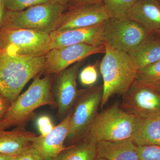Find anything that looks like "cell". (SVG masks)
Wrapping results in <instances>:
<instances>
[{"label":"cell","mask_w":160,"mask_h":160,"mask_svg":"<svg viewBox=\"0 0 160 160\" xmlns=\"http://www.w3.org/2000/svg\"><path fill=\"white\" fill-rule=\"evenodd\" d=\"M34 78L28 89L10 104L4 117L0 121V130L13 126H26L36 118L34 110L44 106L57 108L52 93V75Z\"/></svg>","instance_id":"obj_1"},{"label":"cell","mask_w":160,"mask_h":160,"mask_svg":"<svg viewBox=\"0 0 160 160\" xmlns=\"http://www.w3.org/2000/svg\"><path fill=\"white\" fill-rule=\"evenodd\" d=\"M105 55L100 64L103 80V107L115 95H125L136 79L138 69L128 52L105 45Z\"/></svg>","instance_id":"obj_2"},{"label":"cell","mask_w":160,"mask_h":160,"mask_svg":"<svg viewBox=\"0 0 160 160\" xmlns=\"http://www.w3.org/2000/svg\"><path fill=\"white\" fill-rule=\"evenodd\" d=\"M45 64V56L0 58V93L11 104L31 79L44 72Z\"/></svg>","instance_id":"obj_3"},{"label":"cell","mask_w":160,"mask_h":160,"mask_svg":"<svg viewBox=\"0 0 160 160\" xmlns=\"http://www.w3.org/2000/svg\"><path fill=\"white\" fill-rule=\"evenodd\" d=\"M137 117L129 114L116 103L98 113L83 142L96 144L102 141L131 138Z\"/></svg>","instance_id":"obj_4"},{"label":"cell","mask_w":160,"mask_h":160,"mask_svg":"<svg viewBox=\"0 0 160 160\" xmlns=\"http://www.w3.org/2000/svg\"><path fill=\"white\" fill-rule=\"evenodd\" d=\"M65 8L51 1L21 11L6 10L1 29H31L50 34L54 31Z\"/></svg>","instance_id":"obj_5"},{"label":"cell","mask_w":160,"mask_h":160,"mask_svg":"<svg viewBox=\"0 0 160 160\" xmlns=\"http://www.w3.org/2000/svg\"><path fill=\"white\" fill-rule=\"evenodd\" d=\"M103 94V85L78 90L73 109L72 108L71 123L66 141L74 145L84 141L98 113Z\"/></svg>","instance_id":"obj_6"},{"label":"cell","mask_w":160,"mask_h":160,"mask_svg":"<svg viewBox=\"0 0 160 160\" xmlns=\"http://www.w3.org/2000/svg\"><path fill=\"white\" fill-rule=\"evenodd\" d=\"M50 34L28 29H0V48L5 56H45L50 50Z\"/></svg>","instance_id":"obj_7"},{"label":"cell","mask_w":160,"mask_h":160,"mask_svg":"<svg viewBox=\"0 0 160 160\" xmlns=\"http://www.w3.org/2000/svg\"><path fill=\"white\" fill-rule=\"evenodd\" d=\"M149 34L142 26L128 18H110L103 32V42L113 49L129 52L136 49Z\"/></svg>","instance_id":"obj_8"},{"label":"cell","mask_w":160,"mask_h":160,"mask_svg":"<svg viewBox=\"0 0 160 160\" xmlns=\"http://www.w3.org/2000/svg\"><path fill=\"white\" fill-rule=\"evenodd\" d=\"M105 44L95 46L78 44L51 49L45 55L46 75L56 74L68 68L70 65L83 61L92 55L105 53Z\"/></svg>","instance_id":"obj_9"},{"label":"cell","mask_w":160,"mask_h":160,"mask_svg":"<svg viewBox=\"0 0 160 160\" xmlns=\"http://www.w3.org/2000/svg\"><path fill=\"white\" fill-rule=\"evenodd\" d=\"M121 108L137 117L160 119V93L136 82L123 96Z\"/></svg>","instance_id":"obj_10"},{"label":"cell","mask_w":160,"mask_h":160,"mask_svg":"<svg viewBox=\"0 0 160 160\" xmlns=\"http://www.w3.org/2000/svg\"><path fill=\"white\" fill-rule=\"evenodd\" d=\"M103 3H93L70 7L63 12L54 31L62 32L106 23L110 19Z\"/></svg>","instance_id":"obj_11"},{"label":"cell","mask_w":160,"mask_h":160,"mask_svg":"<svg viewBox=\"0 0 160 160\" xmlns=\"http://www.w3.org/2000/svg\"><path fill=\"white\" fill-rule=\"evenodd\" d=\"M84 60L55 74L52 82V93L58 109V117L61 121L66 117L77 98V78Z\"/></svg>","instance_id":"obj_12"},{"label":"cell","mask_w":160,"mask_h":160,"mask_svg":"<svg viewBox=\"0 0 160 160\" xmlns=\"http://www.w3.org/2000/svg\"><path fill=\"white\" fill-rule=\"evenodd\" d=\"M72 114L71 109L65 118L55 126L51 132L46 136L37 135L32 139V146L38 151L43 160H54L66 149L64 143L69 134Z\"/></svg>","instance_id":"obj_13"},{"label":"cell","mask_w":160,"mask_h":160,"mask_svg":"<svg viewBox=\"0 0 160 160\" xmlns=\"http://www.w3.org/2000/svg\"><path fill=\"white\" fill-rule=\"evenodd\" d=\"M106 23L66 31L52 32L50 33V49L82 43L95 46L104 45L103 34Z\"/></svg>","instance_id":"obj_14"},{"label":"cell","mask_w":160,"mask_h":160,"mask_svg":"<svg viewBox=\"0 0 160 160\" xmlns=\"http://www.w3.org/2000/svg\"><path fill=\"white\" fill-rule=\"evenodd\" d=\"M127 18L149 33L160 29V3L158 0H138L129 9Z\"/></svg>","instance_id":"obj_15"},{"label":"cell","mask_w":160,"mask_h":160,"mask_svg":"<svg viewBox=\"0 0 160 160\" xmlns=\"http://www.w3.org/2000/svg\"><path fill=\"white\" fill-rule=\"evenodd\" d=\"M97 158L107 160H140L138 146L131 138L96 144Z\"/></svg>","instance_id":"obj_16"},{"label":"cell","mask_w":160,"mask_h":160,"mask_svg":"<svg viewBox=\"0 0 160 160\" xmlns=\"http://www.w3.org/2000/svg\"><path fill=\"white\" fill-rule=\"evenodd\" d=\"M36 136L25 126H16L10 131L0 130V153L17 155L31 146L32 139Z\"/></svg>","instance_id":"obj_17"},{"label":"cell","mask_w":160,"mask_h":160,"mask_svg":"<svg viewBox=\"0 0 160 160\" xmlns=\"http://www.w3.org/2000/svg\"><path fill=\"white\" fill-rule=\"evenodd\" d=\"M136 146H160V119L137 117L131 138Z\"/></svg>","instance_id":"obj_18"},{"label":"cell","mask_w":160,"mask_h":160,"mask_svg":"<svg viewBox=\"0 0 160 160\" xmlns=\"http://www.w3.org/2000/svg\"><path fill=\"white\" fill-rule=\"evenodd\" d=\"M128 53L138 70L142 69L160 60V40L149 34L136 49Z\"/></svg>","instance_id":"obj_19"},{"label":"cell","mask_w":160,"mask_h":160,"mask_svg":"<svg viewBox=\"0 0 160 160\" xmlns=\"http://www.w3.org/2000/svg\"><path fill=\"white\" fill-rule=\"evenodd\" d=\"M97 158L96 144L83 142L66 147L54 160H94Z\"/></svg>","instance_id":"obj_20"},{"label":"cell","mask_w":160,"mask_h":160,"mask_svg":"<svg viewBox=\"0 0 160 160\" xmlns=\"http://www.w3.org/2000/svg\"><path fill=\"white\" fill-rule=\"evenodd\" d=\"M110 18L123 19L127 18L129 9L138 0H102Z\"/></svg>","instance_id":"obj_21"},{"label":"cell","mask_w":160,"mask_h":160,"mask_svg":"<svg viewBox=\"0 0 160 160\" xmlns=\"http://www.w3.org/2000/svg\"><path fill=\"white\" fill-rule=\"evenodd\" d=\"M160 82V60L138 70L135 82L147 86Z\"/></svg>","instance_id":"obj_22"},{"label":"cell","mask_w":160,"mask_h":160,"mask_svg":"<svg viewBox=\"0 0 160 160\" xmlns=\"http://www.w3.org/2000/svg\"><path fill=\"white\" fill-rule=\"evenodd\" d=\"M6 10L18 11L31 6L44 4L52 0H2Z\"/></svg>","instance_id":"obj_23"},{"label":"cell","mask_w":160,"mask_h":160,"mask_svg":"<svg viewBox=\"0 0 160 160\" xmlns=\"http://www.w3.org/2000/svg\"><path fill=\"white\" fill-rule=\"evenodd\" d=\"M97 67V62L93 65L89 64L83 68L79 76L80 82L82 85L88 87L94 86L98 76Z\"/></svg>","instance_id":"obj_24"},{"label":"cell","mask_w":160,"mask_h":160,"mask_svg":"<svg viewBox=\"0 0 160 160\" xmlns=\"http://www.w3.org/2000/svg\"><path fill=\"white\" fill-rule=\"evenodd\" d=\"M140 160H160V146H138Z\"/></svg>","instance_id":"obj_25"},{"label":"cell","mask_w":160,"mask_h":160,"mask_svg":"<svg viewBox=\"0 0 160 160\" xmlns=\"http://www.w3.org/2000/svg\"><path fill=\"white\" fill-rule=\"evenodd\" d=\"M37 124L41 135L46 136L52 131L55 126L49 117L42 115L38 118Z\"/></svg>","instance_id":"obj_26"},{"label":"cell","mask_w":160,"mask_h":160,"mask_svg":"<svg viewBox=\"0 0 160 160\" xmlns=\"http://www.w3.org/2000/svg\"><path fill=\"white\" fill-rule=\"evenodd\" d=\"M14 160H44L38 151L32 146L15 156Z\"/></svg>","instance_id":"obj_27"},{"label":"cell","mask_w":160,"mask_h":160,"mask_svg":"<svg viewBox=\"0 0 160 160\" xmlns=\"http://www.w3.org/2000/svg\"><path fill=\"white\" fill-rule=\"evenodd\" d=\"M10 104L9 101L0 93V121L7 112Z\"/></svg>","instance_id":"obj_28"},{"label":"cell","mask_w":160,"mask_h":160,"mask_svg":"<svg viewBox=\"0 0 160 160\" xmlns=\"http://www.w3.org/2000/svg\"><path fill=\"white\" fill-rule=\"evenodd\" d=\"M71 7L86 5V4H93V3H102V0H72Z\"/></svg>","instance_id":"obj_29"},{"label":"cell","mask_w":160,"mask_h":160,"mask_svg":"<svg viewBox=\"0 0 160 160\" xmlns=\"http://www.w3.org/2000/svg\"><path fill=\"white\" fill-rule=\"evenodd\" d=\"M6 9L2 0H0V29H1L2 26Z\"/></svg>","instance_id":"obj_30"},{"label":"cell","mask_w":160,"mask_h":160,"mask_svg":"<svg viewBox=\"0 0 160 160\" xmlns=\"http://www.w3.org/2000/svg\"><path fill=\"white\" fill-rule=\"evenodd\" d=\"M15 156L0 153V160H14Z\"/></svg>","instance_id":"obj_31"},{"label":"cell","mask_w":160,"mask_h":160,"mask_svg":"<svg viewBox=\"0 0 160 160\" xmlns=\"http://www.w3.org/2000/svg\"><path fill=\"white\" fill-rule=\"evenodd\" d=\"M143 86H144V85H143ZM144 86L149 87V88L153 89L155 91L158 92L160 93V82H159L155 83V84H151V85H147V86Z\"/></svg>","instance_id":"obj_32"},{"label":"cell","mask_w":160,"mask_h":160,"mask_svg":"<svg viewBox=\"0 0 160 160\" xmlns=\"http://www.w3.org/2000/svg\"><path fill=\"white\" fill-rule=\"evenodd\" d=\"M71 1L72 0H52V2L58 3V4H61V5L66 7L67 4L70 3Z\"/></svg>","instance_id":"obj_33"},{"label":"cell","mask_w":160,"mask_h":160,"mask_svg":"<svg viewBox=\"0 0 160 160\" xmlns=\"http://www.w3.org/2000/svg\"><path fill=\"white\" fill-rule=\"evenodd\" d=\"M150 34H151L152 36L154 37L155 38H157L158 39L160 40V29L157 30V31L150 33Z\"/></svg>","instance_id":"obj_34"},{"label":"cell","mask_w":160,"mask_h":160,"mask_svg":"<svg viewBox=\"0 0 160 160\" xmlns=\"http://www.w3.org/2000/svg\"><path fill=\"white\" fill-rule=\"evenodd\" d=\"M94 160H107L103 158H96Z\"/></svg>","instance_id":"obj_35"},{"label":"cell","mask_w":160,"mask_h":160,"mask_svg":"<svg viewBox=\"0 0 160 160\" xmlns=\"http://www.w3.org/2000/svg\"><path fill=\"white\" fill-rule=\"evenodd\" d=\"M3 54L2 52V50H1V48H0V58L2 57Z\"/></svg>","instance_id":"obj_36"},{"label":"cell","mask_w":160,"mask_h":160,"mask_svg":"<svg viewBox=\"0 0 160 160\" xmlns=\"http://www.w3.org/2000/svg\"><path fill=\"white\" fill-rule=\"evenodd\" d=\"M158 1H159V0H158Z\"/></svg>","instance_id":"obj_37"}]
</instances>
